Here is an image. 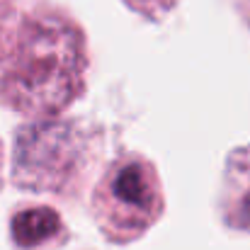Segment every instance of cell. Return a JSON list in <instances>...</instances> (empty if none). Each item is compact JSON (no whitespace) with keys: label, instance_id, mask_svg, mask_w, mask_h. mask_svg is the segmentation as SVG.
<instances>
[{"label":"cell","instance_id":"cell-6","mask_svg":"<svg viewBox=\"0 0 250 250\" xmlns=\"http://www.w3.org/2000/svg\"><path fill=\"white\" fill-rule=\"evenodd\" d=\"M124 2L129 7H134L136 12L148 15V17H158V15L167 12L175 5V0H124Z\"/></svg>","mask_w":250,"mask_h":250},{"label":"cell","instance_id":"cell-4","mask_svg":"<svg viewBox=\"0 0 250 250\" xmlns=\"http://www.w3.org/2000/svg\"><path fill=\"white\" fill-rule=\"evenodd\" d=\"M221 216L231 229L250 231V146L231 151L221 182Z\"/></svg>","mask_w":250,"mask_h":250},{"label":"cell","instance_id":"cell-3","mask_svg":"<svg viewBox=\"0 0 250 250\" xmlns=\"http://www.w3.org/2000/svg\"><path fill=\"white\" fill-rule=\"evenodd\" d=\"M85 134L73 122L27 126L17 134L12 180L27 189L61 194L85 166Z\"/></svg>","mask_w":250,"mask_h":250},{"label":"cell","instance_id":"cell-1","mask_svg":"<svg viewBox=\"0 0 250 250\" xmlns=\"http://www.w3.org/2000/svg\"><path fill=\"white\" fill-rule=\"evenodd\" d=\"M87 42L56 10L22 17L0 63V102L27 117H51L83 95Z\"/></svg>","mask_w":250,"mask_h":250},{"label":"cell","instance_id":"cell-5","mask_svg":"<svg viewBox=\"0 0 250 250\" xmlns=\"http://www.w3.org/2000/svg\"><path fill=\"white\" fill-rule=\"evenodd\" d=\"M10 236L22 250L44 248L63 236V221L51 207H27L15 211L10 221Z\"/></svg>","mask_w":250,"mask_h":250},{"label":"cell","instance_id":"cell-2","mask_svg":"<svg viewBox=\"0 0 250 250\" xmlns=\"http://www.w3.org/2000/svg\"><path fill=\"white\" fill-rule=\"evenodd\" d=\"M163 204L156 166L139 153H124L100 177L92 194V216L107 241L126 246L161 219Z\"/></svg>","mask_w":250,"mask_h":250},{"label":"cell","instance_id":"cell-7","mask_svg":"<svg viewBox=\"0 0 250 250\" xmlns=\"http://www.w3.org/2000/svg\"><path fill=\"white\" fill-rule=\"evenodd\" d=\"M0 177H2V146H0Z\"/></svg>","mask_w":250,"mask_h":250}]
</instances>
